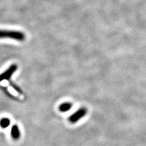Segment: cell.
<instances>
[{
	"instance_id": "3957f363",
	"label": "cell",
	"mask_w": 146,
	"mask_h": 146,
	"mask_svg": "<svg viewBox=\"0 0 146 146\" xmlns=\"http://www.w3.org/2000/svg\"><path fill=\"white\" fill-rule=\"evenodd\" d=\"M17 65H16V64H12L5 71H4L2 74H0V82L10 80L13 74L17 71Z\"/></svg>"
},
{
	"instance_id": "7a4b0ae2",
	"label": "cell",
	"mask_w": 146,
	"mask_h": 146,
	"mask_svg": "<svg viewBox=\"0 0 146 146\" xmlns=\"http://www.w3.org/2000/svg\"><path fill=\"white\" fill-rule=\"evenodd\" d=\"M87 109L85 107H82L74 112L68 118V121L71 124H76L81 119L84 117L87 114Z\"/></svg>"
},
{
	"instance_id": "6da1fadb",
	"label": "cell",
	"mask_w": 146,
	"mask_h": 146,
	"mask_svg": "<svg viewBox=\"0 0 146 146\" xmlns=\"http://www.w3.org/2000/svg\"><path fill=\"white\" fill-rule=\"evenodd\" d=\"M1 38H10L18 42H23L26 39V35L21 31L0 30V39Z\"/></svg>"
},
{
	"instance_id": "8992f818",
	"label": "cell",
	"mask_w": 146,
	"mask_h": 146,
	"mask_svg": "<svg viewBox=\"0 0 146 146\" xmlns=\"http://www.w3.org/2000/svg\"><path fill=\"white\" fill-rule=\"evenodd\" d=\"M11 124V120L9 118L4 117L0 120V127L2 129H7Z\"/></svg>"
},
{
	"instance_id": "277c9868",
	"label": "cell",
	"mask_w": 146,
	"mask_h": 146,
	"mask_svg": "<svg viewBox=\"0 0 146 146\" xmlns=\"http://www.w3.org/2000/svg\"><path fill=\"white\" fill-rule=\"evenodd\" d=\"M11 135L13 139L18 140L21 137V131L17 125H13L11 130Z\"/></svg>"
},
{
	"instance_id": "52a82bcc",
	"label": "cell",
	"mask_w": 146,
	"mask_h": 146,
	"mask_svg": "<svg viewBox=\"0 0 146 146\" xmlns=\"http://www.w3.org/2000/svg\"><path fill=\"white\" fill-rule=\"evenodd\" d=\"M11 85L17 91V92H18L19 93H22V91H21V89L18 87V86H17L15 84H13V83H12V82H11Z\"/></svg>"
},
{
	"instance_id": "5b68a950",
	"label": "cell",
	"mask_w": 146,
	"mask_h": 146,
	"mask_svg": "<svg viewBox=\"0 0 146 146\" xmlns=\"http://www.w3.org/2000/svg\"><path fill=\"white\" fill-rule=\"evenodd\" d=\"M72 107V104L70 102H64L59 106V110L62 113L70 111Z\"/></svg>"
}]
</instances>
